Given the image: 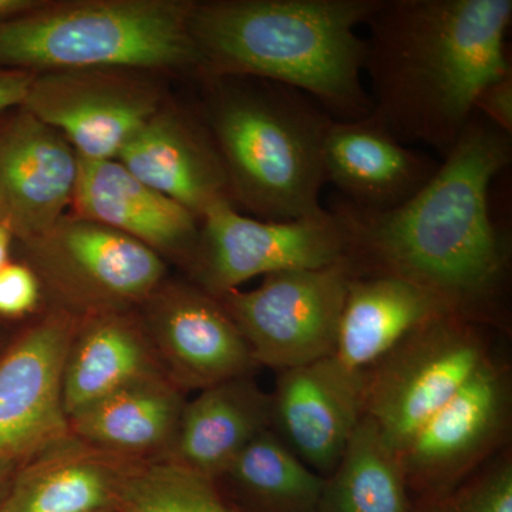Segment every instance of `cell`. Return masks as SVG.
Returning <instances> with one entry per match:
<instances>
[{
  "label": "cell",
  "instance_id": "1",
  "mask_svg": "<svg viewBox=\"0 0 512 512\" xmlns=\"http://www.w3.org/2000/svg\"><path fill=\"white\" fill-rule=\"evenodd\" d=\"M512 161L511 134L474 113L423 190L389 211L336 195L328 211L345 235L355 276L390 275L419 286L454 315L497 318L511 242L491 211V185Z\"/></svg>",
  "mask_w": 512,
  "mask_h": 512
},
{
  "label": "cell",
  "instance_id": "3",
  "mask_svg": "<svg viewBox=\"0 0 512 512\" xmlns=\"http://www.w3.org/2000/svg\"><path fill=\"white\" fill-rule=\"evenodd\" d=\"M382 0L195 2L190 28L207 77L291 87L333 120L370 116L366 42L357 35Z\"/></svg>",
  "mask_w": 512,
  "mask_h": 512
},
{
  "label": "cell",
  "instance_id": "30",
  "mask_svg": "<svg viewBox=\"0 0 512 512\" xmlns=\"http://www.w3.org/2000/svg\"><path fill=\"white\" fill-rule=\"evenodd\" d=\"M36 74L0 69V113L20 107Z\"/></svg>",
  "mask_w": 512,
  "mask_h": 512
},
{
  "label": "cell",
  "instance_id": "17",
  "mask_svg": "<svg viewBox=\"0 0 512 512\" xmlns=\"http://www.w3.org/2000/svg\"><path fill=\"white\" fill-rule=\"evenodd\" d=\"M73 214L107 225L190 265L200 220L183 205L137 180L117 160L79 157Z\"/></svg>",
  "mask_w": 512,
  "mask_h": 512
},
{
  "label": "cell",
  "instance_id": "20",
  "mask_svg": "<svg viewBox=\"0 0 512 512\" xmlns=\"http://www.w3.org/2000/svg\"><path fill=\"white\" fill-rule=\"evenodd\" d=\"M446 313L430 293L397 276H353L330 357L363 380L413 330Z\"/></svg>",
  "mask_w": 512,
  "mask_h": 512
},
{
  "label": "cell",
  "instance_id": "35",
  "mask_svg": "<svg viewBox=\"0 0 512 512\" xmlns=\"http://www.w3.org/2000/svg\"><path fill=\"white\" fill-rule=\"evenodd\" d=\"M0 352H2V349H0Z\"/></svg>",
  "mask_w": 512,
  "mask_h": 512
},
{
  "label": "cell",
  "instance_id": "31",
  "mask_svg": "<svg viewBox=\"0 0 512 512\" xmlns=\"http://www.w3.org/2000/svg\"><path fill=\"white\" fill-rule=\"evenodd\" d=\"M39 5L40 0H0V22L30 12Z\"/></svg>",
  "mask_w": 512,
  "mask_h": 512
},
{
  "label": "cell",
  "instance_id": "26",
  "mask_svg": "<svg viewBox=\"0 0 512 512\" xmlns=\"http://www.w3.org/2000/svg\"><path fill=\"white\" fill-rule=\"evenodd\" d=\"M114 512H238L211 480L167 458L133 460Z\"/></svg>",
  "mask_w": 512,
  "mask_h": 512
},
{
  "label": "cell",
  "instance_id": "6",
  "mask_svg": "<svg viewBox=\"0 0 512 512\" xmlns=\"http://www.w3.org/2000/svg\"><path fill=\"white\" fill-rule=\"evenodd\" d=\"M483 323L446 313L397 343L363 377V414L403 450L417 430L493 357Z\"/></svg>",
  "mask_w": 512,
  "mask_h": 512
},
{
  "label": "cell",
  "instance_id": "25",
  "mask_svg": "<svg viewBox=\"0 0 512 512\" xmlns=\"http://www.w3.org/2000/svg\"><path fill=\"white\" fill-rule=\"evenodd\" d=\"M400 457L363 414L335 470L325 477L316 512H412Z\"/></svg>",
  "mask_w": 512,
  "mask_h": 512
},
{
  "label": "cell",
  "instance_id": "11",
  "mask_svg": "<svg viewBox=\"0 0 512 512\" xmlns=\"http://www.w3.org/2000/svg\"><path fill=\"white\" fill-rule=\"evenodd\" d=\"M80 319L57 308L0 352V461L23 466L70 436L63 370Z\"/></svg>",
  "mask_w": 512,
  "mask_h": 512
},
{
  "label": "cell",
  "instance_id": "4",
  "mask_svg": "<svg viewBox=\"0 0 512 512\" xmlns=\"http://www.w3.org/2000/svg\"><path fill=\"white\" fill-rule=\"evenodd\" d=\"M208 124L232 201L259 220L318 217L332 117L305 94L249 77H208Z\"/></svg>",
  "mask_w": 512,
  "mask_h": 512
},
{
  "label": "cell",
  "instance_id": "16",
  "mask_svg": "<svg viewBox=\"0 0 512 512\" xmlns=\"http://www.w3.org/2000/svg\"><path fill=\"white\" fill-rule=\"evenodd\" d=\"M323 174L339 197L356 207L389 211L412 200L439 170L424 151L396 140L370 114L330 121L323 141Z\"/></svg>",
  "mask_w": 512,
  "mask_h": 512
},
{
  "label": "cell",
  "instance_id": "10",
  "mask_svg": "<svg viewBox=\"0 0 512 512\" xmlns=\"http://www.w3.org/2000/svg\"><path fill=\"white\" fill-rule=\"evenodd\" d=\"M511 383L490 360L400 451L412 498L446 494L490 460L507 436Z\"/></svg>",
  "mask_w": 512,
  "mask_h": 512
},
{
  "label": "cell",
  "instance_id": "5",
  "mask_svg": "<svg viewBox=\"0 0 512 512\" xmlns=\"http://www.w3.org/2000/svg\"><path fill=\"white\" fill-rule=\"evenodd\" d=\"M190 0L47 2L0 22V69H201Z\"/></svg>",
  "mask_w": 512,
  "mask_h": 512
},
{
  "label": "cell",
  "instance_id": "2",
  "mask_svg": "<svg viewBox=\"0 0 512 512\" xmlns=\"http://www.w3.org/2000/svg\"><path fill=\"white\" fill-rule=\"evenodd\" d=\"M511 22L512 0H382L365 25L372 116L443 160L481 89L512 72Z\"/></svg>",
  "mask_w": 512,
  "mask_h": 512
},
{
  "label": "cell",
  "instance_id": "9",
  "mask_svg": "<svg viewBox=\"0 0 512 512\" xmlns=\"http://www.w3.org/2000/svg\"><path fill=\"white\" fill-rule=\"evenodd\" d=\"M345 254V235L328 210L303 220L265 221L222 201L202 215L188 268L197 286L220 298L256 276L323 268Z\"/></svg>",
  "mask_w": 512,
  "mask_h": 512
},
{
  "label": "cell",
  "instance_id": "24",
  "mask_svg": "<svg viewBox=\"0 0 512 512\" xmlns=\"http://www.w3.org/2000/svg\"><path fill=\"white\" fill-rule=\"evenodd\" d=\"M217 483L238 512H316L325 477L269 429L238 454Z\"/></svg>",
  "mask_w": 512,
  "mask_h": 512
},
{
  "label": "cell",
  "instance_id": "23",
  "mask_svg": "<svg viewBox=\"0 0 512 512\" xmlns=\"http://www.w3.org/2000/svg\"><path fill=\"white\" fill-rule=\"evenodd\" d=\"M160 375L163 365L140 319L130 312L82 318L64 363V410L73 416L121 387Z\"/></svg>",
  "mask_w": 512,
  "mask_h": 512
},
{
  "label": "cell",
  "instance_id": "13",
  "mask_svg": "<svg viewBox=\"0 0 512 512\" xmlns=\"http://www.w3.org/2000/svg\"><path fill=\"white\" fill-rule=\"evenodd\" d=\"M143 305L141 322L165 375L183 392L252 376L258 367L220 299L200 286L161 285Z\"/></svg>",
  "mask_w": 512,
  "mask_h": 512
},
{
  "label": "cell",
  "instance_id": "33",
  "mask_svg": "<svg viewBox=\"0 0 512 512\" xmlns=\"http://www.w3.org/2000/svg\"><path fill=\"white\" fill-rule=\"evenodd\" d=\"M13 235L5 225H0V271L9 264L10 248L13 244Z\"/></svg>",
  "mask_w": 512,
  "mask_h": 512
},
{
  "label": "cell",
  "instance_id": "21",
  "mask_svg": "<svg viewBox=\"0 0 512 512\" xmlns=\"http://www.w3.org/2000/svg\"><path fill=\"white\" fill-rule=\"evenodd\" d=\"M269 429L271 394L252 376L227 380L200 390L185 403L167 460L217 481L238 454Z\"/></svg>",
  "mask_w": 512,
  "mask_h": 512
},
{
  "label": "cell",
  "instance_id": "14",
  "mask_svg": "<svg viewBox=\"0 0 512 512\" xmlns=\"http://www.w3.org/2000/svg\"><path fill=\"white\" fill-rule=\"evenodd\" d=\"M79 156L23 107L0 113V225L20 244L49 231L72 207Z\"/></svg>",
  "mask_w": 512,
  "mask_h": 512
},
{
  "label": "cell",
  "instance_id": "29",
  "mask_svg": "<svg viewBox=\"0 0 512 512\" xmlns=\"http://www.w3.org/2000/svg\"><path fill=\"white\" fill-rule=\"evenodd\" d=\"M474 113L504 133L512 134V72L481 89L474 101Z\"/></svg>",
  "mask_w": 512,
  "mask_h": 512
},
{
  "label": "cell",
  "instance_id": "19",
  "mask_svg": "<svg viewBox=\"0 0 512 512\" xmlns=\"http://www.w3.org/2000/svg\"><path fill=\"white\" fill-rule=\"evenodd\" d=\"M184 392L165 375L121 387L69 417L70 434L127 460L167 458L173 450Z\"/></svg>",
  "mask_w": 512,
  "mask_h": 512
},
{
  "label": "cell",
  "instance_id": "28",
  "mask_svg": "<svg viewBox=\"0 0 512 512\" xmlns=\"http://www.w3.org/2000/svg\"><path fill=\"white\" fill-rule=\"evenodd\" d=\"M42 284L26 264L9 262L0 271V316L16 319L35 311Z\"/></svg>",
  "mask_w": 512,
  "mask_h": 512
},
{
  "label": "cell",
  "instance_id": "8",
  "mask_svg": "<svg viewBox=\"0 0 512 512\" xmlns=\"http://www.w3.org/2000/svg\"><path fill=\"white\" fill-rule=\"evenodd\" d=\"M353 271L346 259L264 276L258 288L220 296L258 366L276 372L332 355Z\"/></svg>",
  "mask_w": 512,
  "mask_h": 512
},
{
  "label": "cell",
  "instance_id": "34",
  "mask_svg": "<svg viewBox=\"0 0 512 512\" xmlns=\"http://www.w3.org/2000/svg\"><path fill=\"white\" fill-rule=\"evenodd\" d=\"M101 512H114L113 510H106V511H101Z\"/></svg>",
  "mask_w": 512,
  "mask_h": 512
},
{
  "label": "cell",
  "instance_id": "18",
  "mask_svg": "<svg viewBox=\"0 0 512 512\" xmlns=\"http://www.w3.org/2000/svg\"><path fill=\"white\" fill-rule=\"evenodd\" d=\"M117 161L198 220L218 202H234L211 133L171 111L151 117L127 141Z\"/></svg>",
  "mask_w": 512,
  "mask_h": 512
},
{
  "label": "cell",
  "instance_id": "15",
  "mask_svg": "<svg viewBox=\"0 0 512 512\" xmlns=\"http://www.w3.org/2000/svg\"><path fill=\"white\" fill-rule=\"evenodd\" d=\"M272 429L319 476L338 466L363 417V380L332 357L278 372Z\"/></svg>",
  "mask_w": 512,
  "mask_h": 512
},
{
  "label": "cell",
  "instance_id": "27",
  "mask_svg": "<svg viewBox=\"0 0 512 512\" xmlns=\"http://www.w3.org/2000/svg\"><path fill=\"white\" fill-rule=\"evenodd\" d=\"M412 500V512H512L510 453L478 468L446 494Z\"/></svg>",
  "mask_w": 512,
  "mask_h": 512
},
{
  "label": "cell",
  "instance_id": "12",
  "mask_svg": "<svg viewBox=\"0 0 512 512\" xmlns=\"http://www.w3.org/2000/svg\"><path fill=\"white\" fill-rule=\"evenodd\" d=\"M119 72L36 74L20 107L59 131L80 158L117 160L127 141L160 111L156 90Z\"/></svg>",
  "mask_w": 512,
  "mask_h": 512
},
{
  "label": "cell",
  "instance_id": "7",
  "mask_svg": "<svg viewBox=\"0 0 512 512\" xmlns=\"http://www.w3.org/2000/svg\"><path fill=\"white\" fill-rule=\"evenodd\" d=\"M33 269L64 309L77 318L131 312L163 285L161 255L123 232L64 215L22 244Z\"/></svg>",
  "mask_w": 512,
  "mask_h": 512
},
{
  "label": "cell",
  "instance_id": "32",
  "mask_svg": "<svg viewBox=\"0 0 512 512\" xmlns=\"http://www.w3.org/2000/svg\"><path fill=\"white\" fill-rule=\"evenodd\" d=\"M20 466L22 464L15 461H0V505L5 501Z\"/></svg>",
  "mask_w": 512,
  "mask_h": 512
},
{
  "label": "cell",
  "instance_id": "22",
  "mask_svg": "<svg viewBox=\"0 0 512 512\" xmlns=\"http://www.w3.org/2000/svg\"><path fill=\"white\" fill-rule=\"evenodd\" d=\"M131 461L70 434L20 466L0 512L114 511Z\"/></svg>",
  "mask_w": 512,
  "mask_h": 512
}]
</instances>
